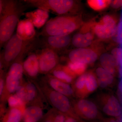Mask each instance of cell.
Listing matches in <instances>:
<instances>
[{
    "label": "cell",
    "mask_w": 122,
    "mask_h": 122,
    "mask_svg": "<svg viewBox=\"0 0 122 122\" xmlns=\"http://www.w3.org/2000/svg\"><path fill=\"white\" fill-rule=\"evenodd\" d=\"M28 8L22 0H0V49L14 35L20 17Z\"/></svg>",
    "instance_id": "cell-1"
},
{
    "label": "cell",
    "mask_w": 122,
    "mask_h": 122,
    "mask_svg": "<svg viewBox=\"0 0 122 122\" xmlns=\"http://www.w3.org/2000/svg\"><path fill=\"white\" fill-rule=\"evenodd\" d=\"M81 24V20L79 15L57 16L47 21L37 36L39 37L70 35Z\"/></svg>",
    "instance_id": "cell-2"
},
{
    "label": "cell",
    "mask_w": 122,
    "mask_h": 122,
    "mask_svg": "<svg viewBox=\"0 0 122 122\" xmlns=\"http://www.w3.org/2000/svg\"><path fill=\"white\" fill-rule=\"evenodd\" d=\"M34 81L42 96L52 108L66 116L79 120L80 118L75 113L69 98L53 89L46 82L43 77Z\"/></svg>",
    "instance_id": "cell-3"
},
{
    "label": "cell",
    "mask_w": 122,
    "mask_h": 122,
    "mask_svg": "<svg viewBox=\"0 0 122 122\" xmlns=\"http://www.w3.org/2000/svg\"><path fill=\"white\" fill-rule=\"evenodd\" d=\"M36 38L32 40L26 41L22 39L16 33L14 34L0 53V70L7 71L11 64L24 51L33 44Z\"/></svg>",
    "instance_id": "cell-4"
},
{
    "label": "cell",
    "mask_w": 122,
    "mask_h": 122,
    "mask_svg": "<svg viewBox=\"0 0 122 122\" xmlns=\"http://www.w3.org/2000/svg\"><path fill=\"white\" fill-rule=\"evenodd\" d=\"M28 7H33L58 15H76L78 4L73 0H22Z\"/></svg>",
    "instance_id": "cell-5"
},
{
    "label": "cell",
    "mask_w": 122,
    "mask_h": 122,
    "mask_svg": "<svg viewBox=\"0 0 122 122\" xmlns=\"http://www.w3.org/2000/svg\"><path fill=\"white\" fill-rule=\"evenodd\" d=\"M99 86L95 73L86 72L78 76L72 84L74 95L79 98H85L96 91Z\"/></svg>",
    "instance_id": "cell-6"
},
{
    "label": "cell",
    "mask_w": 122,
    "mask_h": 122,
    "mask_svg": "<svg viewBox=\"0 0 122 122\" xmlns=\"http://www.w3.org/2000/svg\"><path fill=\"white\" fill-rule=\"evenodd\" d=\"M118 25L115 18L110 15H105L92 26V32L99 39H107L114 37Z\"/></svg>",
    "instance_id": "cell-7"
},
{
    "label": "cell",
    "mask_w": 122,
    "mask_h": 122,
    "mask_svg": "<svg viewBox=\"0 0 122 122\" xmlns=\"http://www.w3.org/2000/svg\"><path fill=\"white\" fill-rule=\"evenodd\" d=\"M71 102L75 112L79 118L93 120L100 116L97 106L91 100L79 98Z\"/></svg>",
    "instance_id": "cell-8"
},
{
    "label": "cell",
    "mask_w": 122,
    "mask_h": 122,
    "mask_svg": "<svg viewBox=\"0 0 122 122\" xmlns=\"http://www.w3.org/2000/svg\"><path fill=\"white\" fill-rule=\"evenodd\" d=\"M70 35L66 36H37V48H49L57 53L68 47L71 42Z\"/></svg>",
    "instance_id": "cell-9"
},
{
    "label": "cell",
    "mask_w": 122,
    "mask_h": 122,
    "mask_svg": "<svg viewBox=\"0 0 122 122\" xmlns=\"http://www.w3.org/2000/svg\"><path fill=\"white\" fill-rule=\"evenodd\" d=\"M39 73L49 74L59 65L57 53L49 48H45L37 52Z\"/></svg>",
    "instance_id": "cell-10"
},
{
    "label": "cell",
    "mask_w": 122,
    "mask_h": 122,
    "mask_svg": "<svg viewBox=\"0 0 122 122\" xmlns=\"http://www.w3.org/2000/svg\"><path fill=\"white\" fill-rule=\"evenodd\" d=\"M98 102L100 108L106 115L118 117L122 113L121 105L118 98L111 94H104L98 97Z\"/></svg>",
    "instance_id": "cell-11"
},
{
    "label": "cell",
    "mask_w": 122,
    "mask_h": 122,
    "mask_svg": "<svg viewBox=\"0 0 122 122\" xmlns=\"http://www.w3.org/2000/svg\"><path fill=\"white\" fill-rule=\"evenodd\" d=\"M98 58L97 54L89 48H75L70 51L68 54L69 61L73 63L92 65Z\"/></svg>",
    "instance_id": "cell-12"
},
{
    "label": "cell",
    "mask_w": 122,
    "mask_h": 122,
    "mask_svg": "<svg viewBox=\"0 0 122 122\" xmlns=\"http://www.w3.org/2000/svg\"><path fill=\"white\" fill-rule=\"evenodd\" d=\"M24 74L32 81L37 80L39 73V61L37 52L28 55L23 62Z\"/></svg>",
    "instance_id": "cell-13"
},
{
    "label": "cell",
    "mask_w": 122,
    "mask_h": 122,
    "mask_svg": "<svg viewBox=\"0 0 122 122\" xmlns=\"http://www.w3.org/2000/svg\"><path fill=\"white\" fill-rule=\"evenodd\" d=\"M43 78L51 88L57 92L69 98L75 96L73 90L70 84L58 80L50 74L46 75Z\"/></svg>",
    "instance_id": "cell-14"
},
{
    "label": "cell",
    "mask_w": 122,
    "mask_h": 122,
    "mask_svg": "<svg viewBox=\"0 0 122 122\" xmlns=\"http://www.w3.org/2000/svg\"><path fill=\"white\" fill-rule=\"evenodd\" d=\"M44 105H33L26 107L22 115L24 122H37L43 117Z\"/></svg>",
    "instance_id": "cell-15"
},
{
    "label": "cell",
    "mask_w": 122,
    "mask_h": 122,
    "mask_svg": "<svg viewBox=\"0 0 122 122\" xmlns=\"http://www.w3.org/2000/svg\"><path fill=\"white\" fill-rule=\"evenodd\" d=\"M34 25L29 19L19 21L16 33L22 39L26 41L34 39L36 36Z\"/></svg>",
    "instance_id": "cell-16"
},
{
    "label": "cell",
    "mask_w": 122,
    "mask_h": 122,
    "mask_svg": "<svg viewBox=\"0 0 122 122\" xmlns=\"http://www.w3.org/2000/svg\"><path fill=\"white\" fill-rule=\"evenodd\" d=\"M94 34L91 31L80 32L76 33L71 39V43L76 48H86L93 41Z\"/></svg>",
    "instance_id": "cell-17"
},
{
    "label": "cell",
    "mask_w": 122,
    "mask_h": 122,
    "mask_svg": "<svg viewBox=\"0 0 122 122\" xmlns=\"http://www.w3.org/2000/svg\"><path fill=\"white\" fill-rule=\"evenodd\" d=\"M49 74L65 83L73 84L77 76L66 65H59Z\"/></svg>",
    "instance_id": "cell-18"
},
{
    "label": "cell",
    "mask_w": 122,
    "mask_h": 122,
    "mask_svg": "<svg viewBox=\"0 0 122 122\" xmlns=\"http://www.w3.org/2000/svg\"><path fill=\"white\" fill-rule=\"evenodd\" d=\"M99 61L102 68L115 76L118 67L115 58L112 54L108 53H102L100 55Z\"/></svg>",
    "instance_id": "cell-19"
},
{
    "label": "cell",
    "mask_w": 122,
    "mask_h": 122,
    "mask_svg": "<svg viewBox=\"0 0 122 122\" xmlns=\"http://www.w3.org/2000/svg\"><path fill=\"white\" fill-rule=\"evenodd\" d=\"M95 74L99 86L101 88H107L110 87L113 84L114 76L102 67H98L96 69Z\"/></svg>",
    "instance_id": "cell-20"
},
{
    "label": "cell",
    "mask_w": 122,
    "mask_h": 122,
    "mask_svg": "<svg viewBox=\"0 0 122 122\" xmlns=\"http://www.w3.org/2000/svg\"><path fill=\"white\" fill-rule=\"evenodd\" d=\"M48 12L42 10L38 9L37 10L28 13V19L32 22L34 25L36 27H41L45 23L48 19Z\"/></svg>",
    "instance_id": "cell-21"
},
{
    "label": "cell",
    "mask_w": 122,
    "mask_h": 122,
    "mask_svg": "<svg viewBox=\"0 0 122 122\" xmlns=\"http://www.w3.org/2000/svg\"><path fill=\"white\" fill-rule=\"evenodd\" d=\"M66 116L52 108L44 115L41 122H65Z\"/></svg>",
    "instance_id": "cell-22"
},
{
    "label": "cell",
    "mask_w": 122,
    "mask_h": 122,
    "mask_svg": "<svg viewBox=\"0 0 122 122\" xmlns=\"http://www.w3.org/2000/svg\"><path fill=\"white\" fill-rule=\"evenodd\" d=\"M22 112L17 108H9L1 117V122H20L22 120Z\"/></svg>",
    "instance_id": "cell-23"
},
{
    "label": "cell",
    "mask_w": 122,
    "mask_h": 122,
    "mask_svg": "<svg viewBox=\"0 0 122 122\" xmlns=\"http://www.w3.org/2000/svg\"><path fill=\"white\" fill-rule=\"evenodd\" d=\"M9 108H15L20 109L23 113L25 107L26 105L22 100L18 97L16 94L11 95L8 100Z\"/></svg>",
    "instance_id": "cell-24"
},
{
    "label": "cell",
    "mask_w": 122,
    "mask_h": 122,
    "mask_svg": "<svg viewBox=\"0 0 122 122\" xmlns=\"http://www.w3.org/2000/svg\"><path fill=\"white\" fill-rule=\"evenodd\" d=\"M66 65L76 76H81L85 73L88 66L83 63H73L69 61Z\"/></svg>",
    "instance_id": "cell-25"
},
{
    "label": "cell",
    "mask_w": 122,
    "mask_h": 122,
    "mask_svg": "<svg viewBox=\"0 0 122 122\" xmlns=\"http://www.w3.org/2000/svg\"><path fill=\"white\" fill-rule=\"evenodd\" d=\"M111 0H88V5L92 8L97 11L104 9L110 5Z\"/></svg>",
    "instance_id": "cell-26"
},
{
    "label": "cell",
    "mask_w": 122,
    "mask_h": 122,
    "mask_svg": "<svg viewBox=\"0 0 122 122\" xmlns=\"http://www.w3.org/2000/svg\"><path fill=\"white\" fill-rule=\"evenodd\" d=\"M111 54L115 58L122 75V48H115L112 51Z\"/></svg>",
    "instance_id": "cell-27"
},
{
    "label": "cell",
    "mask_w": 122,
    "mask_h": 122,
    "mask_svg": "<svg viewBox=\"0 0 122 122\" xmlns=\"http://www.w3.org/2000/svg\"><path fill=\"white\" fill-rule=\"evenodd\" d=\"M110 5L114 8H119L122 7V0H111Z\"/></svg>",
    "instance_id": "cell-28"
},
{
    "label": "cell",
    "mask_w": 122,
    "mask_h": 122,
    "mask_svg": "<svg viewBox=\"0 0 122 122\" xmlns=\"http://www.w3.org/2000/svg\"><path fill=\"white\" fill-rule=\"evenodd\" d=\"M78 120L74 118L66 116L65 122H78Z\"/></svg>",
    "instance_id": "cell-29"
},
{
    "label": "cell",
    "mask_w": 122,
    "mask_h": 122,
    "mask_svg": "<svg viewBox=\"0 0 122 122\" xmlns=\"http://www.w3.org/2000/svg\"><path fill=\"white\" fill-rule=\"evenodd\" d=\"M118 89L120 93L122 96V79L120 81L118 85Z\"/></svg>",
    "instance_id": "cell-30"
},
{
    "label": "cell",
    "mask_w": 122,
    "mask_h": 122,
    "mask_svg": "<svg viewBox=\"0 0 122 122\" xmlns=\"http://www.w3.org/2000/svg\"><path fill=\"white\" fill-rule=\"evenodd\" d=\"M103 122H118L115 119H114L110 118L107 119H105V120H104Z\"/></svg>",
    "instance_id": "cell-31"
}]
</instances>
